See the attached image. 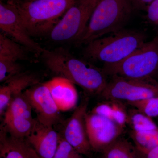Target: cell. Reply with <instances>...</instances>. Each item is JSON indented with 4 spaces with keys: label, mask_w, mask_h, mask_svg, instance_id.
Masks as SVG:
<instances>
[{
    "label": "cell",
    "mask_w": 158,
    "mask_h": 158,
    "mask_svg": "<svg viewBox=\"0 0 158 158\" xmlns=\"http://www.w3.org/2000/svg\"><path fill=\"white\" fill-rule=\"evenodd\" d=\"M88 100L85 99L77 107L65 122L62 137L81 155H87L91 148L86 129L85 117Z\"/></svg>",
    "instance_id": "cell-11"
},
{
    "label": "cell",
    "mask_w": 158,
    "mask_h": 158,
    "mask_svg": "<svg viewBox=\"0 0 158 158\" xmlns=\"http://www.w3.org/2000/svg\"><path fill=\"white\" fill-rule=\"evenodd\" d=\"M81 155L60 135L59 145L53 158H82Z\"/></svg>",
    "instance_id": "cell-24"
},
{
    "label": "cell",
    "mask_w": 158,
    "mask_h": 158,
    "mask_svg": "<svg viewBox=\"0 0 158 158\" xmlns=\"http://www.w3.org/2000/svg\"><path fill=\"white\" fill-rule=\"evenodd\" d=\"M146 35L141 31L123 29L86 44L84 57L103 65H115L123 61L146 42Z\"/></svg>",
    "instance_id": "cell-2"
},
{
    "label": "cell",
    "mask_w": 158,
    "mask_h": 158,
    "mask_svg": "<svg viewBox=\"0 0 158 158\" xmlns=\"http://www.w3.org/2000/svg\"><path fill=\"white\" fill-rule=\"evenodd\" d=\"M21 73V68L17 62L0 58V82H6Z\"/></svg>",
    "instance_id": "cell-23"
},
{
    "label": "cell",
    "mask_w": 158,
    "mask_h": 158,
    "mask_svg": "<svg viewBox=\"0 0 158 158\" xmlns=\"http://www.w3.org/2000/svg\"><path fill=\"white\" fill-rule=\"evenodd\" d=\"M128 104L150 118L158 116V97L145 99Z\"/></svg>",
    "instance_id": "cell-22"
},
{
    "label": "cell",
    "mask_w": 158,
    "mask_h": 158,
    "mask_svg": "<svg viewBox=\"0 0 158 158\" xmlns=\"http://www.w3.org/2000/svg\"><path fill=\"white\" fill-rule=\"evenodd\" d=\"M127 124L131 128V130L136 131L158 129L157 126L151 118L144 115L137 109L130 110L128 113Z\"/></svg>",
    "instance_id": "cell-21"
},
{
    "label": "cell",
    "mask_w": 158,
    "mask_h": 158,
    "mask_svg": "<svg viewBox=\"0 0 158 158\" xmlns=\"http://www.w3.org/2000/svg\"><path fill=\"white\" fill-rule=\"evenodd\" d=\"M154 1V0H132L134 10L140 11L146 9L148 6Z\"/></svg>",
    "instance_id": "cell-26"
},
{
    "label": "cell",
    "mask_w": 158,
    "mask_h": 158,
    "mask_svg": "<svg viewBox=\"0 0 158 158\" xmlns=\"http://www.w3.org/2000/svg\"><path fill=\"white\" fill-rule=\"evenodd\" d=\"M41 56L51 71L88 93L100 95L107 85L108 76L102 68L78 59L65 48L45 49Z\"/></svg>",
    "instance_id": "cell-1"
},
{
    "label": "cell",
    "mask_w": 158,
    "mask_h": 158,
    "mask_svg": "<svg viewBox=\"0 0 158 158\" xmlns=\"http://www.w3.org/2000/svg\"><path fill=\"white\" fill-rule=\"evenodd\" d=\"M44 84L48 88L60 111H69L75 107L78 97L73 83L65 78L58 77Z\"/></svg>",
    "instance_id": "cell-14"
},
{
    "label": "cell",
    "mask_w": 158,
    "mask_h": 158,
    "mask_svg": "<svg viewBox=\"0 0 158 158\" xmlns=\"http://www.w3.org/2000/svg\"><path fill=\"white\" fill-rule=\"evenodd\" d=\"M24 93L37 113V121L50 126H54L60 121L61 111L44 84L32 86Z\"/></svg>",
    "instance_id": "cell-12"
},
{
    "label": "cell",
    "mask_w": 158,
    "mask_h": 158,
    "mask_svg": "<svg viewBox=\"0 0 158 158\" xmlns=\"http://www.w3.org/2000/svg\"><path fill=\"white\" fill-rule=\"evenodd\" d=\"M122 102L105 100L95 106L91 113L109 118L124 128L127 124L128 113Z\"/></svg>",
    "instance_id": "cell-17"
},
{
    "label": "cell",
    "mask_w": 158,
    "mask_h": 158,
    "mask_svg": "<svg viewBox=\"0 0 158 158\" xmlns=\"http://www.w3.org/2000/svg\"><path fill=\"white\" fill-rule=\"evenodd\" d=\"M143 154L145 158H158V147Z\"/></svg>",
    "instance_id": "cell-27"
},
{
    "label": "cell",
    "mask_w": 158,
    "mask_h": 158,
    "mask_svg": "<svg viewBox=\"0 0 158 158\" xmlns=\"http://www.w3.org/2000/svg\"><path fill=\"white\" fill-rule=\"evenodd\" d=\"M147 18L150 23L158 27V0H154L148 6Z\"/></svg>",
    "instance_id": "cell-25"
},
{
    "label": "cell",
    "mask_w": 158,
    "mask_h": 158,
    "mask_svg": "<svg viewBox=\"0 0 158 158\" xmlns=\"http://www.w3.org/2000/svg\"><path fill=\"white\" fill-rule=\"evenodd\" d=\"M1 133V158H40L27 139L9 135L2 127Z\"/></svg>",
    "instance_id": "cell-16"
},
{
    "label": "cell",
    "mask_w": 158,
    "mask_h": 158,
    "mask_svg": "<svg viewBox=\"0 0 158 158\" xmlns=\"http://www.w3.org/2000/svg\"><path fill=\"white\" fill-rule=\"evenodd\" d=\"M99 1L77 0L51 30V39L58 42H78Z\"/></svg>",
    "instance_id": "cell-6"
},
{
    "label": "cell",
    "mask_w": 158,
    "mask_h": 158,
    "mask_svg": "<svg viewBox=\"0 0 158 158\" xmlns=\"http://www.w3.org/2000/svg\"><path fill=\"white\" fill-rule=\"evenodd\" d=\"M77 0H8L17 9L31 36L49 32Z\"/></svg>",
    "instance_id": "cell-4"
},
{
    "label": "cell",
    "mask_w": 158,
    "mask_h": 158,
    "mask_svg": "<svg viewBox=\"0 0 158 158\" xmlns=\"http://www.w3.org/2000/svg\"><path fill=\"white\" fill-rule=\"evenodd\" d=\"M86 129L91 148L102 152L120 138L124 128L104 116L92 113L85 117Z\"/></svg>",
    "instance_id": "cell-10"
},
{
    "label": "cell",
    "mask_w": 158,
    "mask_h": 158,
    "mask_svg": "<svg viewBox=\"0 0 158 158\" xmlns=\"http://www.w3.org/2000/svg\"><path fill=\"white\" fill-rule=\"evenodd\" d=\"M110 81L101 96L105 100H116L129 103L158 97V82L147 80L110 76Z\"/></svg>",
    "instance_id": "cell-7"
},
{
    "label": "cell",
    "mask_w": 158,
    "mask_h": 158,
    "mask_svg": "<svg viewBox=\"0 0 158 158\" xmlns=\"http://www.w3.org/2000/svg\"><path fill=\"white\" fill-rule=\"evenodd\" d=\"M33 110L24 92L15 95L4 113L3 128L10 135L27 138L37 122L32 116Z\"/></svg>",
    "instance_id": "cell-8"
},
{
    "label": "cell",
    "mask_w": 158,
    "mask_h": 158,
    "mask_svg": "<svg viewBox=\"0 0 158 158\" xmlns=\"http://www.w3.org/2000/svg\"><path fill=\"white\" fill-rule=\"evenodd\" d=\"M102 152L103 158H145L135 145L120 138Z\"/></svg>",
    "instance_id": "cell-18"
},
{
    "label": "cell",
    "mask_w": 158,
    "mask_h": 158,
    "mask_svg": "<svg viewBox=\"0 0 158 158\" xmlns=\"http://www.w3.org/2000/svg\"><path fill=\"white\" fill-rule=\"evenodd\" d=\"M103 70L109 76L147 80L158 72V37L144 43L126 59L115 65H103Z\"/></svg>",
    "instance_id": "cell-5"
},
{
    "label": "cell",
    "mask_w": 158,
    "mask_h": 158,
    "mask_svg": "<svg viewBox=\"0 0 158 158\" xmlns=\"http://www.w3.org/2000/svg\"><path fill=\"white\" fill-rule=\"evenodd\" d=\"M60 136L53 126L43 124L37 120L26 139L40 158H53L59 145Z\"/></svg>",
    "instance_id": "cell-13"
},
{
    "label": "cell",
    "mask_w": 158,
    "mask_h": 158,
    "mask_svg": "<svg viewBox=\"0 0 158 158\" xmlns=\"http://www.w3.org/2000/svg\"><path fill=\"white\" fill-rule=\"evenodd\" d=\"M39 79L34 74L21 73L5 82L0 88V114L2 116L11 99L27 89L39 84Z\"/></svg>",
    "instance_id": "cell-15"
},
{
    "label": "cell",
    "mask_w": 158,
    "mask_h": 158,
    "mask_svg": "<svg viewBox=\"0 0 158 158\" xmlns=\"http://www.w3.org/2000/svg\"><path fill=\"white\" fill-rule=\"evenodd\" d=\"M129 135L135 146L143 153L158 147V129L143 131L131 130Z\"/></svg>",
    "instance_id": "cell-20"
},
{
    "label": "cell",
    "mask_w": 158,
    "mask_h": 158,
    "mask_svg": "<svg viewBox=\"0 0 158 158\" xmlns=\"http://www.w3.org/2000/svg\"><path fill=\"white\" fill-rule=\"evenodd\" d=\"M0 29L3 34L37 56H41L45 51L31 39L17 9L9 2L0 3Z\"/></svg>",
    "instance_id": "cell-9"
},
{
    "label": "cell",
    "mask_w": 158,
    "mask_h": 158,
    "mask_svg": "<svg viewBox=\"0 0 158 158\" xmlns=\"http://www.w3.org/2000/svg\"><path fill=\"white\" fill-rule=\"evenodd\" d=\"M134 10L132 0H99L79 43L87 44L124 29Z\"/></svg>",
    "instance_id": "cell-3"
},
{
    "label": "cell",
    "mask_w": 158,
    "mask_h": 158,
    "mask_svg": "<svg viewBox=\"0 0 158 158\" xmlns=\"http://www.w3.org/2000/svg\"><path fill=\"white\" fill-rule=\"evenodd\" d=\"M26 49L23 46L15 42L2 33L0 34V58L13 60L27 59Z\"/></svg>",
    "instance_id": "cell-19"
}]
</instances>
